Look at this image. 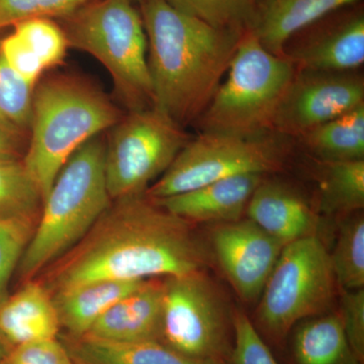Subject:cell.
<instances>
[{"mask_svg":"<svg viewBox=\"0 0 364 364\" xmlns=\"http://www.w3.org/2000/svg\"><path fill=\"white\" fill-rule=\"evenodd\" d=\"M193 224L146 195L112 200L77 245L41 273L55 294L97 280H147L203 272Z\"/></svg>","mask_w":364,"mask_h":364,"instance_id":"cell-1","label":"cell"},{"mask_svg":"<svg viewBox=\"0 0 364 364\" xmlns=\"http://www.w3.org/2000/svg\"><path fill=\"white\" fill-rule=\"evenodd\" d=\"M140 14L153 107L183 128L196 123L226 75L243 33L214 28L165 0H146Z\"/></svg>","mask_w":364,"mask_h":364,"instance_id":"cell-2","label":"cell"},{"mask_svg":"<svg viewBox=\"0 0 364 364\" xmlns=\"http://www.w3.org/2000/svg\"><path fill=\"white\" fill-rule=\"evenodd\" d=\"M122 117L111 98L90 81L60 74L36 85L23 162L39 186L43 202L69 158Z\"/></svg>","mask_w":364,"mask_h":364,"instance_id":"cell-3","label":"cell"},{"mask_svg":"<svg viewBox=\"0 0 364 364\" xmlns=\"http://www.w3.org/2000/svg\"><path fill=\"white\" fill-rule=\"evenodd\" d=\"M105 145L100 136L83 144L55 179L18 263L23 282L36 279L77 245L111 205Z\"/></svg>","mask_w":364,"mask_h":364,"instance_id":"cell-4","label":"cell"},{"mask_svg":"<svg viewBox=\"0 0 364 364\" xmlns=\"http://www.w3.org/2000/svg\"><path fill=\"white\" fill-rule=\"evenodd\" d=\"M69 48L107 69L127 111L153 107L148 43L140 11L130 0H95L61 18Z\"/></svg>","mask_w":364,"mask_h":364,"instance_id":"cell-5","label":"cell"},{"mask_svg":"<svg viewBox=\"0 0 364 364\" xmlns=\"http://www.w3.org/2000/svg\"><path fill=\"white\" fill-rule=\"evenodd\" d=\"M296 69L267 51L248 31L242 35L227 78L198 119L200 133L257 136L273 133V122Z\"/></svg>","mask_w":364,"mask_h":364,"instance_id":"cell-6","label":"cell"},{"mask_svg":"<svg viewBox=\"0 0 364 364\" xmlns=\"http://www.w3.org/2000/svg\"><path fill=\"white\" fill-rule=\"evenodd\" d=\"M337 284L329 251L318 237L282 248L259 298L253 324L262 338L284 343L303 320L328 312Z\"/></svg>","mask_w":364,"mask_h":364,"instance_id":"cell-7","label":"cell"},{"mask_svg":"<svg viewBox=\"0 0 364 364\" xmlns=\"http://www.w3.org/2000/svg\"><path fill=\"white\" fill-rule=\"evenodd\" d=\"M291 140L272 133L257 136L200 133L178 153L145 195L162 200L242 174H267L284 168Z\"/></svg>","mask_w":364,"mask_h":364,"instance_id":"cell-8","label":"cell"},{"mask_svg":"<svg viewBox=\"0 0 364 364\" xmlns=\"http://www.w3.org/2000/svg\"><path fill=\"white\" fill-rule=\"evenodd\" d=\"M160 342L188 358L228 364L233 313L203 272L164 277Z\"/></svg>","mask_w":364,"mask_h":364,"instance_id":"cell-9","label":"cell"},{"mask_svg":"<svg viewBox=\"0 0 364 364\" xmlns=\"http://www.w3.org/2000/svg\"><path fill=\"white\" fill-rule=\"evenodd\" d=\"M105 145V176L112 200L145 195L193 138L155 107L123 114Z\"/></svg>","mask_w":364,"mask_h":364,"instance_id":"cell-10","label":"cell"},{"mask_svg":"<svg viewBox=\"0 0 364 364\" xmlns=\"http://www.w3.org/2000/svg\"><path fill=\"white\" fill-rule=\"evenodd\" d=\"M364 105V79L356 71L296 70L280 102L273 133L293 140Z\"/></svg>","mask_w":364,"mask_h":364,"instance_id":"cell-11","label":"cell"},{"mask_svg":"<svg viewBox=\"0 0 364 364\" xmlns=\"http://www.w3.org/2000/svg\"><path fill=\"white\" fill-rule=\"evenodd\" d=\"M282 56L296 70H358L364 63L363 2L335 9L294 33Z\"/></svg>","mask_w":364,"mask_h":364,"instance_id":"cell-12","label":"cell"},{"mask_svg":"<svg viewBox=\"0 0 364 364\" xmlns=\"http://www.w3.org/2000/svg\"><path fill=\"white\" fill-rule=\"evenodd\" d=\"M215 226L210 243L223 273L243 301H258L284 246L248 218Z\"/></svg>","mask_w":364,"mask_h":364,"instance_id":"cell-13","label":"cell"},{"mask_svg":"<svg viewBox=\"0 0 364 364\" xmlns=\"http://www.w3.org/2000/svg\"><path fill=\"white\" fill-rule=\"evenodd\" d=\"M264 177L257 173L228 177L181 195L153 200L191 224L239 221L243 219L251 196Z\"/></svg>","mask_w":364,"mask_h":364,"instance_id":"cell-14","label":"cell"},{"mask_svg":"<svg viewBox=\"0 0 364 364\" xmlns=\"http://www.w3.org/2000/svg\"><path fill=\"white\" fill-rule=\"evenodd\" d=\"M246 218L286 246L315 235L317 217L298 189L263 178L249 200Z\"/></svg>","mask_w":364,"mask_h":364,"instance_id":"cell-15","label":"cell"},{"mask_svg":"<svg viewBox=\"0 0 364 364\" xmlns=\"http://www.w3.org/2000/svg\"><path fill=\"white\" fill-rule=\"evenodd\" d=\"M0 39V50L11 68L35 87L43 73L60 65L69 49L61 25L49 18L21 21Z\"/></svg>","mask_w":364,"mask_h":364,"instance_id":"cell-16","label":"cell"},{"mask_svg":"<svg viewBox=\"0 0 364 364\" xmlns=\"http://www.w3.org/2000/svg\"><path fill=\"white\" fill-rule=\"evenodd\" d=\"M162 305V280L148 279L112 306L85 335L112 341L160 342Z\"/></svg>","mask_w":364,"mask_h":364,"instance_id":"cell-17","label":"cell"},{"mask_svg":"<svg viewBox=\"0 0 364 364\" xmlns=\"http://www.w3.org/2000/svg\"><path fill=\"white\" fill-rule=\"evenodd\" d=\"M60 329L54 299L39 280H28L0 305V334L11 347L58 338Z\"/></svg>","mask_w":364,"mask_h":364,"instance_id":"cell-18","label":"cell"},{"mask_svg":"<svg viewBox=\"0 0 364 364\" xmlns=\"http://www.w3.org/2000/svg\"><path fill=\"white\" fill-rule=\"evenodd\" d=\"M363 0H257L247 28L263 48L282 56L294 33L340 7Z\"/></svg>","mask_w":364,"mask_h":364,"instance_id":"cell-19","label":"cell"},{"mask_svg":"<svg viewBox=\"0 0 364 364\" xmlns=\"http://www.w3.org/2000/svg\"><path fill=\"white\" fill-rule=\"evenodd\" d=\"M147 280H97L53 294L61 328L69 336H83L112 306Z\"/></svg>","mask_w":364,"mask_h":364,"instance_id":"cell-20","label":"cell"},{"mask_svg":"<svg viewBox=\"0 0 364 364\" xmlns=\"http://www.w3.org/2000/svg\"><path fill=\"white\" fill-rule=\"evenodd\" d=\"M74 364H221L198 360L159 341H112L65 335L61 340Z\"/></svg>","mask_w":364,"mask_h":364,"instance_id":"cell-21","label":"cell"},{"mask_svg":"<svg viewBox=\"0 0 364 364\" xmlns=\"http://www.w3.org/2000/svg\"><path fill=\"white\" fill-rule=\"evenodd\" d=\"M291 364H363L347 341L338 312L306 318L296 327Z\"/></svg>","mask_w":364,"mask_h":364,"instance_id":"cell-22","label":"cell"},{"mask_svg":"<svg viewBox=\"0 0 364 364\" xmlns=\"http://www.w3.org/2000/svg\"><path fill=\"white\" fill-rule=\"evenodd\" d=\"M296 140L321 161L364 159V105L316 127Z\"/></svg>","mask_w":364,"mask_h":364,"instance_id":"cell-23","label":"cell"},{"mask_svg":"<svg viewBox=\"0 0 364 364\" xmlns=\"http://www.w3.org/2000/svg\"><path fill=\"white\" fill-rule=\"evenodd\" d=\"M318 161V205L321 212L346 218L363 210L364 159Z\"/></svg>","mask_w":364,"mask_h":364,"instance_id":"cell-24","label":"cell"},{"mask_svg":"<svg viewBox=\"0 0 364 364\" xmlns=\"http://www.w3.org/2000/svg\"><path fill=\"white\" fill-rule=\"evenodd\" d=\"M42 207L39 186L23 160L0 161V222H38Z\"/></svg>","mask_w":364,"mask_h":364,"instance_id":"cell-25","label":"cell"},{"mask_svg":"<svg viewBox=\"0 0 364 364\" xmlns=\"http://www.w3.org/2000/svg\"><path fill=\"white\" fill-rule=\"evenodd\" d=\"M340 226L332 252L333 272L341 291L364 287V219L360 212L348 215Z\"/></svg>","mask_w":364,"mask_h":364,"instance_id":"cell-26","label":"cell"},{"mask_svg":"<svg viewBox=\"0 0 364 364\" xmlns=\"http://www.w3.org/2000/svg\"><path fill=\"white\" fill-rule=\"evenodd\" d=\"M177 11L221 30L247 31L257 0H165Z\"/></svg>","mask_w":364,"mask_h":364,"instance_id":"cell-27","label":"cell"},{"mask_svg":"<svg viewBox=\"0 0 364 364\" xmlns=\"http://www.w3.org/2000/svg\"><path fill=\"white\" fill-rule=\"evenodd\" d=\"M33 88L11 68L0 50V114L28 132L32 119Z\"/></svg>","mask_w":364,"mask_h":364,"instance_id":"cell-28","label":"cell"},{"mask_svg":"<svg viewBox=\"0 0 364 364\" xmlns=\"http://www.w3.org/2000/svg\"><path fill=\"white\" fill-rule=\"evenodd\" d=\"M36 224L26 220L0 222V305L9 296V282L32 238Z\"/></svg>","mask_w":364,"mask_h":364,"instance_id":"cell-29","label":"cell"},{"mask_svg":"<svg viewBox=\"0 0 364 364\" xmlns=\"http://www.w3.org/2000/svg\"><path fill=\"white\" fill-rule=\"evenodd\" d=\"M95 0H0V30L33 18H61Z\"/></svg>","mask_w":364,"mask_h":364,"instance_id":"cell-30","label":"cell"},{"mask_svg":"<svg viewBox=\"0 0 364 364\" xmlns=\"http://www.w3.org/2000/svg\"><path fill=\"white\" fill-rule=\"evenodd\" d=\"M234 343L228 364H279L252 320L240 309L233 313Z\"/></svg>","mask_w":364,"mask_h":364,"instance_id":"cell-31","label":"cell"},{"mask_svg":"<svg viewBox=\"0 0 364 364\" xmlns=\"http://www.w3.org/2000/svg\"><path fill=\"white\" fill-rule=\"evenodd\" d=\"M0 364H74L59 338L38 340L14 346Z\"/></svg>","mask_w":364,"mask_h":364,"instance_id":"cell-32","label":"cell"},{"mask_svg":"<svg viewBox=\"0 0 364 364\" xmlns=\"http://www.w3.org/2000/svg\"><path fill=\"white\" fill-rule=\"evenodd\" d=\"M352 351L364 363V289L342 291L337 311Z\"/></svg>","mask_w":364,"mask_h":364,"instance_id":"cell-33","label":"cell"},{"mask_svg":"<svg viewBox=\"0 0 364 364\" xmlns=\"http://www.w3.org/2000/svg\"><path fill=\"white\" fill-rule=\"evenodd\" d=\"M28 141V131L0 114V161L23 160Z\"/></svg>","mask_w":364,"mask_h":364,"instance_id":"cell-34","label":"cell"},{"mask_svg":"<svg viewBox=\"0 0 364 364\" xmlns=\"http://www.w3.org/2000/svg\"><path fill=\"white\" fill-rule=\"evenodd\" d=\"M11 348H13V347L7 343L6 339H4V337H2V335L0 334V361L6 358V354L9 353Z\"/></svg>","mask_w":364,"mask_h":364,"instance_id":"cell-35","label":"cell"},{"mask_svg":"<svg viewBox=\"0 0 364 364\" xmlns=\"http://www.w3.org/2000/svg\"><path fill=\"white\" fill-rule=\"evenodd\" d=\"M131 2H133L134 4H142L143 2H145L146 0H130Z\"/></svg>","mask_w":364,"mask_h":364,"instance_id":"cell-36","label":"cell"}]
</instances>
